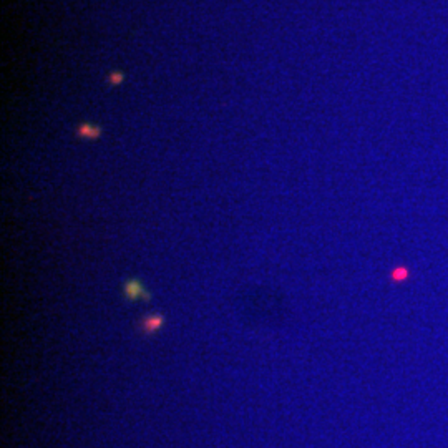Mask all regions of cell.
<instances>
[{
    "label": "cell",
    "mask_w": 448,
    "mask_h": 448,
    "mask_svg": "<svg viewBox=\"0 0 448 448\" xmlns=\"http://www.w3.org/2000/svg\"><path fill=\"white\" fill-rule=\"evenodd\" d=\"M124 291H126V296L129 299H148L146 292L143 291L141 284L136 281H128L124 284Z\"/></svg>",
    "instance_id": "6da1fadb"
},
{
    "label": "cell",
    "mask_w": 448,
    "mask_h": 448,
    "mask_svg": "<svg viewBox=\"0 0 448 448\" xmlns=\"http://www.w3.org/2000/svg\"><path fill=\"white\" fill-rule=\"evenodd\" d=\"M159 324H161V317L159 316H154V317H148L146 321L143 322V329L146 332H153L154 329H156Z\"/></svg>",
    "instance_id": "7a4b0ae2"
}]
</instances>
